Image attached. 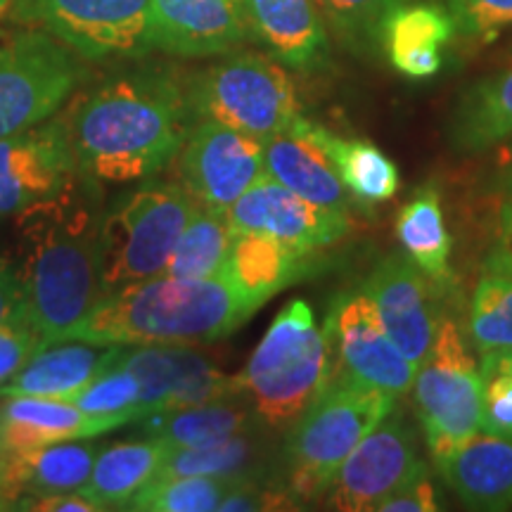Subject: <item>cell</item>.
Masks as SVG:
<instances>
[{
  "mask_svg": "<svg viewBox=\"0 0 512 512\" xmlns=\"http://www.w3.org/2000/svg\"><path fill=\"white\" fill-rule=\"evenodd\" d=\"M76 171L98 183L143 181L178 157L192 128L185 81L162 64L121 69L62 114Z\"/></svg>",
  "mask_w": 512,
  "mask_h": 512,
  "instance_id": "cell-1",
  "label": "cell"
},
{
  "mask_svg": "<svg viewBox=\"0 0 512 512\" xmlns=\"http://www.w3.org/2000/svg\"><path fill=\"white\" fill-rule=\"evenodd\" d=\"M102 216L100 183L79 171L15 216L19 278L31 323L46 344L67 342L100 299Z\"/></svg>",
  "mask_w": 512,
  "mask_h": 512,
  "instance_id": "cell-2",
  "label": "cell"
},
{
  "mask_svg": "<svg viewBox=\"0 0 512 512\" xmlns=\"http://www.w3.org/2000/svg\"><path fill=\"white\" fill-rule=\"evenodd\" d=\"M259 309L226 278H159L105 294L69 339L91 344H202L238 330Z\"/></svg>",
  "mask_w": 512,
  "mask_h": 512,
  "instance_id": "cell-3",
  "label": "cell"
},
{
  "mask_svg": "<svg viewBox=\"0 0 512 512\" xmlns=\"http://www.w3.org/2000/svg\"><path fill=\"white\" fill-rule=\"evenodd\" d=\"M396 396L347 373L330 375L290 425L283 446L285 494L292 503L328 494L344 460L394 411Z\"/></svg>",
  "mask_w": 512,
  "mask_h": 512,
  "instance_id": "cell-4",
  "label": "cell"
},
{
  "mask_svg": "<svg viewBox=\"0 0 512 512\" xmlns=\"http://www.w3.org/2000/svg\"><path fill=\"white\" fill-rule=\"evenodd\" d=\"M238 377L256 418L268 427L292 425L316 399L330 377V344L304 299L275 316Z\"/></svg>",
  "mask_w": 512,
  "mask_h": 512,
  "instance_id": "cell-5",
  "label": "cell"
},
{
  "mask_svg": "<svg viewBox=\"0 0 512 512\" xmlns=\"http://www.w3.org/2000/svg\"><path fill=\"white\" fill-rule=\"evenodd\" d=\"M197 202L181 183H152L119 197L102 216L100 297L164 275Z\"/></svg>",
  "mask_w": 512,
  "mask_h": 512,
  "instance_id": "cell-6",
  "label": "cell"
},
{
  "mask_svg": "<svg viewBox=\"0 0 512 512\" xmlns=\"http://www.w3.org/2000/svg\"><path fill=\"white\" fill-rule=\"evenodd\" d=\"M192 117L219 121L256 140L278 136L299 117L292 76L271 55L240 50L185 79Z\"/></svg>",
  "mask_w": 512,
  "mask_h": 512,
  "instance_id": "cell-7",
  "label": "cell"
},
{
  "mask_svg": "<svg viewBox=\"0 0 512 512\" xmlns=\"http://www.w3.org/2000/svg\"><path fill=\"white\" fill-rule=\"evenodd\" d=\"M415 411L437 467L482 432V370L467 349L458 320L444 316L430 354L413 380Z\"/></svg>",
  "mask_w": 512,
  "mask_h": 512,
  "instance_id": "cell-8",
  "label": "cell"
},
{
  "mask_svg": "<svg viewBox=\"0 0 512 512\" xmlns=\"http://www.w3.org/2000/svg\"><path fill=\"white\" fill-rule=\"evenodd\" d=\"M81 60L48 31L0 36V140L53 117L88 76Z\"/></svg>",
  "mask_w": 512,
  "mask_h": 512,
  "instance_id": "cell-9",
  "label": "cell"
},
{
  "mask_svg": "<svg viewBox=\"0 0 512 512\" xmlns=\"http://www.w3.org/2000/svg\"><path fill=\"white\" fill-rule=\"evenodd\" d=\"M8 15L91 62L140 60L155 50L150 0H12Z\"/></svg>",
  "mask_w": 512,
  "mask_h": 512,
  "instance_id": "cell-10",
  "label": "cell"
},
{
  "mask_svg": "<svg viewBox=\"0 0 512 512\" xmlns=\"http://www.w3.org/2000/svg\"><path fill=\"white\" fill-rule=\"evenodd\" d=\"M377 320L408 361L420 368L444 320V283L430 278L403 249L384 254L361 283Z\"/></svg>",
  "mask_w": 512,
  "mask_h": 512,
  "instance_id": "cell-11",
  "label": "cell"
},
{
  "mask_svg": "<svg viewBox=\"0 0 512 512\" xmlns=\"http://www.w3.org/2000/svg\"><path fill=\"white\" fill-rule=\"evenodd\" d=\"M266 176L264 143L219 121L197 119L178 152V181L204 207L228 211Z\"/></svg>",
  "mask_w": 512,
  "mask_h": 512,
  "instance_id": "cell-12",
  "label": "cell"
},
{
  "mask_svg": "<svg viewBox=\"0 0 512 512\" xmlns=\"http://www.w3.org/2000/svg\"><path fill=\"white\" fill-rule=\"evenodd\" d=\"M117 366L131 370L140 384L138 422L152 413L245 396L238 375L221 373L188 344H140L136 351L124 349Z\"/></svg>",
  "mask_w": 512,
  "mask_h": 512,
  "instance_id": "cell-13",
  "label": "cell"
},
{
  "mask_svg": "<svg viewBox=\"0 0 512 512\" xmlns=\"http://www.w3.org/2000/svg\"><path fill=\"white\" fill-rule=\"evenodd\" d=\"M323 330L342 373L392 396L406 394L413 387L418 366L408 361L384 332L361 285L337 294Z\"/></svg>",
  "mask_w": 512,
  "mask_h": 512,
  "instance_id": "cell-14",
  "label": "cell"
},
{
  "mask_svg": "<svg viewBox=\"0 0 512 512\" xmlns=\"http://www.w3.org/2000/svg\"><path fill=\"white\" fill-rule=\"evenodd\" d=\"M422 465L425 463L418 458L413 427L394 406L337 470L328 491V508L342 512L375 510Z\"/></svg>",
  "mask_w": 512,
  "mask_h": 512,
  "instance_id": "cell-15",
  "label": "cell"
},
{
  "mask_svg": "<svg viewBox=\"0 0 512 512\" xmlns=\"http://www.w3.org/2000/svg\"><path fill=\"white\" fill-rule=\"evenodd\" d=\"M226 214L235 233L266 235L304 254L335 245L351 228L349 216L318 207L268 176L252 185Z\"/></svg>",
  "mask_w": 512,
  "mask_h": 512,
  "instance_id": "cell-16",
  "label": "cell"
},
{
  "mask_svg": "<svg viewBox=\"0 0 512 512\" xmlns=\"http://www.w3.org/2000/svg\"><path fill=\"white\" fill-rule=\"evenodd\" d=\"M76 171L62 119L0 140V221L46 200Z\"/></svg>",
  "mask_w": 512,
  "mask_h": 512,
  "instance_id": "cell-17",
  "label": "cell"
},
{
  "mask_svg": "<svg viewBox=\"0 0 512 512\" xmlns=\"http://www.w3.org/2000/svg\"><path fill=\"white\" fill-rule=\"evenodd\" d=\"M155 50L178 57H214L252 41L235 0H150Z\"/></svg>",
  "mask_w": 512,
  "mask_h": 512,
  "instance_id": "cell-18",
  "label": "cell"
},
{
  "mask_svg": "<svg viewBox=\"0 0 512 512\" xmlns=\"http://www.w3.org/2000/svg\"><path fill=\"white\" fill-rule=\"evenodd\" d=\"M252 41L302 74L330 67V31L313 0H242Z\"/></svg>",
  "mask_w": 512,
  "mask_h": 512,
  "instance_id": "cell-19",
  "label": "cell"
},
{
  "mask_svg": "<svg viewBox=\"0 0 512 512\" xmlns=\"http://www.w3.org/2000/svg\"><path fill=\"white\" fill-rule=\"evenodd\" d=\"M266 174L318 207L349 216L351 195L318 138V124L299 114L287 131L264 140Z\"/></svg>",
  "mask_w": 512,
  "mask_h": 512,
  "instance_id": "cell-20",
  "label": "cell"
},
{
  "mask_svg": "<svg viewBox=\"0 0 512 512\" xmlns=\"http://www.w3.org/2000/svg\"><path fill=\"white\" fill-rule=\"evenodd\" d=\"M121 425L124 422L117 418H100L81 411L72 401L48 396H5L0 403V453L93 439Z\"/></svg>",
  "mask_w": 512,
  "mask_h": 512,
  "instance_id": "cell-21",
  "label": "cell"
},
{
  "mask_svg": "<svg viewBox=\"0 0 512 512\" xmlns=\"http://www.w3.org/2000/svg\"><path fill=\"white\" fill-rule=\"evenodd\" d=\"M124 349V344H91L81 339L46 344L0 387V394L69 401L88 382L112 368Z\"/></svg>",
  "mask_w": 512,
  "mask_h": 512,
  "instance_id": "cell-22",
  "label": "cell"
},
{
  "mask_svg": "<svg viewBox=\"0 0 512 512\" xmlns=\"http://www.w3.org/2000/svg\"><path fill=\"white\" fill-rule=\"evenodd\" d=\"M437 470L470 510L512 508V441L477 432L463 441Z\"/></svg>",
  "mask_w": 512,
  "mask_h": 512,
  "instance_id": "cell-23",
  "label": "cell"
},
{
  "mask_svg": "<svg viewBox=\"0 0 512 512\" xmlns=\"http://www.w3.org/2000/svg\"><path fill=\"white\" fill-rule=\"evenodd\" d=\"M98 444L62 441L31 451L0 453V482L12 508L29 496L81 491L98 458Z\"/></svg>",
  "mask_w": 512,
  "mask_h": 512,
  "instance_id": "cell-24",
  "label": "cell"
},
{
  "mask_svg": "<svg viewBox=\"0 0 512 512\" xmlns=\"http://www.w3.org/2000/svg\"><path fill=\"white\" fill-rule=\"evenodd\" d=\"M512 138V67L472 83L446 124V143L458 155H479Z\"/></svg>",
  "mask_w": 512,
  "mask_h": 512,
  "instance_id": "cell-25",
  "label": "cell"
},
{
  "mask_svg": "<svg viewBox=\"0 0 512 512\" xmlns=\"http://www.w3.org/2000/svg\"><path fill=\"white\" fill-rule=\"evenodd\" d=\"M311 256L266 235L235 233L221 278L233 283L249 302L264 306L280 290L306 278Z\"/></svg>",
  "mask_w": 512,
  "mask_h": 512,
  "instance_id": "cell-26",
  "label": "cell"
},
{
  "mask_svg": "<svg viewBox=\"0 0 512 512\" xmlns=\"http://www.w3.org/2000/svg\"><path fill=\"white\" fill-rule=\"evenodd\" d=\"M456 34L448 10L437 5H401L384 27V53L396 72L427 79L441 69V48Z\"/></svg>",
  "mask_w": 512,
  "mask_h": 512,
  "instance_id": "cell-27",
  "label": "cell"
},
{
  "mask_svg": "<svg viewBox=\"0 0 512 512\" xmlns=\"http://www.w3.org/2000/svg\"><path fill=\"white\" fill-rule=\"evenodd\" d=\"M143 422L145 437H155L166 448H197L254 430V408L247 396L197 403L176 411L152 413Z\"/></svg>",
  "mask_w": 512,
  "mask_h": 512,
  "instance_id": "cell-28",
  "label": "cell"
},
{
  "mask_svg": "<svg viewBox=\"0 0 512 512\" xmlns=\"http://www.w3.org/2000/svg\"><path fill=\"white\" fill-rule=\"evenodd\" d=\"M164 456L166 446L155 437L100 448L81 494L98 503L102 510L124 508V503H131V498L157 477Z\"/></svg>",
  "mask_w": 512,
  "mask_h": 512,
  "instance_id": "cell-29",
  "label": "cell"
},
{
  "mask_svg": "<svg viewBox=\"0 0 512 512\" xmlns=\"http://www.w3.org/2000/svg\"><path fill=\"white\" fill-rule=\"evenodd\" d=\"M467 337L479 354L512 349V259L498 242L486 254L472 292Z\"/></svg>",
  "mask_w": 512,
  "mask_h": 512,
  "instance_id": "cell-30",
  "label": "cell"
},
{
  "mask_svg": "<svg viewBox=\"0 0 512 512\" xmlns=\"http://www.w3.org/2000/svg\"><path fill=\"white\" fill-rule=\"evenodd\" d=\"M233 240L235 230L226 211L197 204L166 261L164 275L190 280L221 278Z\"/></svg>",
  "mask_w": 512,
  "mask_h": 512,
  "instance_id": "cell-31",
  "label": "cell"
},
{
  "mask_svg": "<svg viewBox=\"0 0 512 512\" xmlns=\"http://www.w3.org/2000/svg\"><path fill=\"white\" fill-rule=\"evenodd\" d=\"M401 249L437 283L451 285L448 256H451V235L444 223L439 192L432 185L418 188L411 200L403 204L396 221Z\"/></svg>",
  "mask_w": 512,
  "mask_h": 512,
  "instance_id": "cell-32",
  "label": "cell"
},
{
  "mask_svg": "<svg viewBox=\"0 0 512 512\" xmlns=\"http://www.w3.org/2000/svg\"><path fill=\"white\" fill-rule=\"evenodd\" d=\"M318 138L354 200L380 204L392 200L399 192V171L392 159L377 150L373 143L339 138L323 126H318Z\"/></svg>",
  "mask_w": 512,
  "mask_h": 512,
  "instance_id": "cell-33",
  "label": "cell"
},
{
  "mask_svg": "<svg viewBox=\"0 0 512 512\" xmlns=\"http://www.w3.org/2000/svg\"><path fill=\"white\" fill-rule=\"evenodd\" d=\"M259 444L252 430L235 437L197 448H166V456L157 477H221V479H254Z\"/></svg>",
  "mask_w": 512,
  "mask_h": 512,
  "instance_id": "cell-34",
  "label": "cell"
},
{
  "mask_svg": "<svg viewBox=\"0 0 512 512\" xmlns=\"http://www.w3.org/2000/svg\"><path fill=\"white\" fill-rule=\"evenodd\" d=\"M325 27L351 55L370 57L384 50V27L408 0H313Z\"/></svg>",
  "mask_w": 512,
  "mask_h": 512,
  "instance_id": "cell-35",
  "label": "cell"
},
{
  "mask_svg": "<svg viewBox=\"0 0 512 512\" xmlns=\"http://www.w3.org/2000/svg\"><path fill=\"white\" fill-rule=\"evenodd\" d=\"M233 482L238 479L155 477L131 498L126 508L143 512H211L219 510L221 498Z\"/></svg>",
  "mask_w": 512,
  "mask_h": 512,
  "instance_id": "cell-36",
  "label": "cell"
},
{
  "mask_svg": "<svg viewBox=\"0 0 512 512\" xmlns=\"http://www.w3.org/2000/svg\"><path fill=\"white\" fill-rule=\"evenodd\" d=\"M69 401L76 403L81 411L100 418H117L126 425V422H138L140 384L131 370L114 363Z\"/></svg>",
  "mask_w": 512,
  "mask_h": 512,
  "instance_id": "cell-37",
  "label": "cell"
},
{
  "mask_svg": "<svg viewBox=\"0 0 512 512\" xmlns=\"http://www.w3.org/2000/svg\"><path fill=\"white\" fill-rule=\"evenodd\" d=\"M482 432L512 441V373L482 356Z\"/></svg>",
  "mask_w": 512,
  "mask_h": 512,
  "instance_id": "cell-38",
  "label": "cell"
},
{
  "mask_svg": "<svg viewBox=\"0 0 512 512\" xmlns=\"http://www.w3.org/2000/svg\"><path fill=\"white\" fill-rule=\"evenodd\" d=\"M446 10L465 38H491L512 27V0H446Z\"/></svg>",
  "mask_w": 512,
  "mask_h": 512,
  "instance_id": "cell-39",
  "label": "cell"
},
{
  "mask_svg": "<svg viewBox=\"0 0 512 512\" xmlns=\"http://www.w3.org/2000/svg\"><path fill=\"white\" fill-rule=\"evenodd\" d=\"M43 347H46V342L34 325H5V328H0V387Z\"/></svg>",
  "mask_w": 512,
  "mask_h": 512,
  "instance_id": "cell-40",
  "label": "cell"
},
{
  "mask_svg": "<svg viewBox=\"0 0 512 512\" xmlns=\"http://www.w3.org/2000/svg\"><path fill=\"white\" fill-rule=\"evenodd\" d=\"M439 510V496L430 470L425 465L411 479H406L394 494L377 505L375 512H434Z\"/></svg>",
  "mask_w": 512,
  "mask_h": 512,
  "instance_id": "cell-41",
  "label": "cell"
},
{
  "mask_svg": "<svg viewBox=\"0 0 512 512\" xmlns=\"http://www.w3.org/2000/svg\"><path fill=\"white\" fill-rule=\"evenodd\" d=\"M5 325H34L31 323L29 297L24 290L17 268L0 259V328Z\"/></svg>",
  "mask_w": 512,
  "mask_h": 512,
  "instance_id": "cell-42",
  "label": "cell"
},
{
  "mask_svg": "<svg viewBox=\"0 0 512 512\" xmlns=\"http://www.w3.org/2000/svg\"><path fill=\"white\" fill-rule=\"evenodd\" d=\"M19 510H38V512H100L102 508L91 498L83 496L81 491H64V494L48 496H29L17 501Z\"/></svg>",
  "mask_w": 512,
  "mask_h": 512,
  "instance_id": "cell-43",
  "label": "cell"
},
{
  "mask_svg": "<svg viewBox=\"0 0 512 512\" xmlns=\"http://www.w3.org/2000/svg\"><path fill=\"white\" fill-rule=\"evenodd\" d=\"M491 185H494L496 190L505 192V195H512V143L508 147H503L494 176H491Z\"/></svg>",
  "mask_w": 512,
  "mask_h": 512,
  "instance_id": "cell-44",
  "label": "cell"
},
{
  "mask_svg": "<svg viewBox=\"0 0 512 512\" xmlns=\"http://www.w3.org/2000/svg\"><path fill=\"white\" fill-rule=\"evenodd\" d=\"M498 245H501L512 259V200L503 202L501 211H498Z\"/></svg>",
  "mask_w": 512,
  "mask_h": 512,
  "instance_id": "cell-45",
  "label": "cell"
},
{
  "mask_svg": "<svg viewBox=\"0 0 512 512\" xmlns=\"http://www.w3.org/2000/svg\"><path fill=\"white\" fill-rule=\"evenodd\" d=\"M482 356L494 358L498 366L505 368V370H510V373H512V349H508V351H491V354H482Z\"/></svg>",
  "mask_w": 512,
  "mask_h": 512,
  "instance_id": "cell-46",
  "label": "cell"
},
{
  "mask_svg": "<svg viewBox=\"0 0 512 512\" xmlns=\"http://www.w3.org/2000/svg\"><path fill=\"white\" fill-rule=\"evenodd\" d=\"M10 508H12V503H10L8 494H5V489H3V482H0V510H10Z\"/></svg>",
  "mask_w": 512,
  "mask_h": 512,
  "instance_id": "cell-47",
  "label": "cell"
},
{
  "mask_svg": "<svg viewBox=\"0 0 512 512\" xmlns=\"http://www.w3.org/2000/svg\"><path fill=\"white\" fill-rule=\"evenodd\" d=\"M12 8V0H0V17H5Z\"/></svg>",
  "mask_w": 512,
  "mask_h": 512,
  "instance_id": "cell-48",
  "label": "cell"
},
{
  "mask_svg": "<svg viewBox=\"0 0 512 512\" xmlns=\"http://www.w3.org/2000/svg\"><path fill=\"white\" fill-rule=\"evenodd\" d=\"M235 3H238V5H240V8H242V0H235ZM242 12H245V10H242Z\"/></svg>",
  "mask_w": 512,
  "mask_h": 512,
  "instance_id": "cell-49",
  "label": "cell"
},
{
  "mask_svg": "<svg viewBox=\"0 0 512 512\" xmlns=\"http://www.w3.org/2000/svg\"><path fill=\"white\" fill-rule=\"evenodd\" d=\"M0 36H3V31H0Z\"/></svg>",
  "mask_w": 512,
  "mask_h": 512,
  "instance_id": "cell-50",
  "label": "cell"
}]
</instances>
